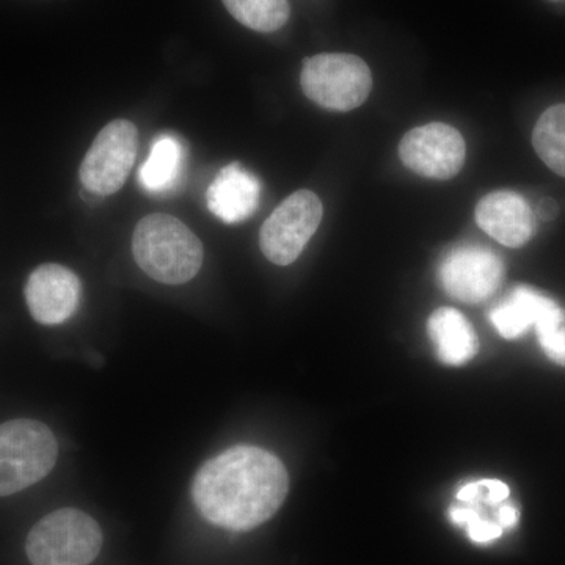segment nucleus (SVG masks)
<instances>
[{
	"mask_svg": "<svg viewBox=\"0 0 565 565\" xmlns=\"http://www.w3.org/2000/svg\"><path fill=\"white\" fill-rule=\"evenodd\" d=\"M288 490V471L277 456L258 446L239 445L200 468L192 498L212 525L248 531L277 514Z\"/></svg>",
	"mask_w": 565,
	"mask_h": 565,
	"instance_id": "obj_1",
	"label": "nucleus"
},
{
	"mask_svg": "<svg viewBox=\"0 0 565 565\" xmlns=\"http://www.w3.org/2000/svg\"><path fill=\"white\" fill-rule=\"evenodd\" d=\"M132 253L137 264L152 280L184 285L202 269L203 244L180 218L150 214L134 230Z\"/></svg>",
	"mask_w": 565,
	"mask_h": 565,
	"instance_id": "obj_2",
	"label": "nucleus"
},
{
	"mask_svg": "<svg viewBox=\"0 0 565 565\" xmlns=\"http://www.w3.org/2000/svg\"><path fill=\"white\" fill-rule=\"evenodd\" d=\"M57 456V440L46 424L25 418L0 424V497L46 478Z\"/></svg>",
	"mask_w": 565,
	"mask_h": 565,
	"instance_id": "obj_3",
	"label": "nucleus"
},
{
	"mask_svg": "<svg viewBox=\"0 0 565 565\" xmlns=\"http://www.w3.org/2000/svg\"><path fill=\"white\" fill-rule=\"evenodd\" d=\"M103 531L79 509L65 508L41 519L25 541L32 565H88L98 557Z\"/></svg>",
	"mask_w": 565,
	"mask_h": 565,
	"instance_id": "obj_4",
	"label": "nucleus"
},
{
	"mask_svg": "<svg viewBox=\"0 0 565 565\" xmlns=\"http://www.w3.org/2000/svg\"><path fill=\"white\" fill-rule=\"evenodd\" d=\"M300 85L308 99L323 109L349 111L366 102L373 74L352 54H319L305 58Z\"/></svg>",
	"mask_w": 565,
	"mask_h": 565,
	"instance_id": "obj_5",
	"label": "nucleus"
},
{
	"mask_svg": "<svg viewBox=\"0 0 565 565\" xmlns=\"http://www.w3.org/2000/svg\"><path fill=\"white\" fill-rule=\"evenodd\" d=\"M322 215V202L315 192H294L264 222L259 233L263 255L277 266H289L318 232Z\"/></svg>",
	"mask_w": 565,
	"mask_h": 565,
	"instance_id": "obj_6",
	"label": "nucleus"
},
{
	"mask_svg": "<svg viewBox=\"0 0 565 565\" xmlns=\"http://www.w3.org/2000/svg\"><path fill=\"white\" fill-rule=\"evenodd\" d=\"M137 141V128L131 121H110L82 161V185L99 196L120 191L136 162Z\"/></svg>",
	"mask_w": 565,
	"mask_h": 565,
	"instance_id": "obj_7",
	"label": "nucleus"
},
{
	"mask_svg": "<svg viewBox=\"0 0 565 565\" xmlns=\"http://www.w3.org/2000/svg\"><path fill=\"white\" fill-rule=\"evenodd\" d=\"M399 156L404 166L419 177L446 181L463 169L467 143L452 126L429 122L405 134Z\"/></svg>",
	"mask_w": 565,
	"mask_h": 565,
	"instance_id": "obj_8",
	"label": "nucleus"
},
{
	"mask_svg": "<svg viewBox=\"0 0 565 565\" xmlns=\"http://www.w3.org/2000/svg\"><path fill=\"white\" fill-rule=\"evenodd\" d=\"M438 277L445 291L456 300L465 303L484 302L500 288L504 278V263L489 248L463 245L446 255Z\"/></svg>",
	"mask_w": 565,
	"mask_h": 565,
	"instance_id": "obj_9",
	"label": "nucleus"
},
{
	"mask_svg": "<svg viewBox=\"0 0 565 565\" xmlns=\"http://www.w3.org/2000/svg\"><path fill=\"white\" fill-rule=\"evenodd\" d=\"M79 277L61 264L36 267L25 285V302L36 322L58 326L76 313L81 302Z\"/></svg>",
	"mask_w": 565,
	"mask_h": 565,
	"instance_id": "obj_10",
	"label": "nucleus"
},
{
	"mask_svg": "<svg viewBox=\"0 0 565 565\" xmlns=\"http://www.w3.org/2000/svg\"><path fill=\"white\" fill-rule=\"evenodd\" d=\"M476 222L482 232L511 248L530 243L535 230L530 204L512 191H497L481 199L476 206Z\"/></svg>",
	"mask_w": 565,
	"mask_h": 565,
	"instance_id": "obj_11",
	"label": "nucleus"
},
{
	"mask_svg": "<svg viewBox=\"0 0 565 565\" xmlns=\"http://www.w3.org/2000/svg\"><path fill=\"white\" fill-rule=\"evenodd\" d=\"M262 189V181L255 174L239 162L230 163L207 189V210L230 225L247 221L258 210Z\"/></svg>",
	"mask_w": 565,
	"mask_h": 565,
	"instance_id": "obj_12",
	"label": "nucleus"
},
{
	"mask_svg": "<svg viewBox=\"0 0 565 565\" xmlns=\"http://www.w3.org/2000/svg\"><path fill=\"white\" fill-rule=\"evenodd\" d=\"M557 307L555 300L533 286L520 285L490 311V321L505 340H516Z\"/></svg>",
	"mask_w": 565,
	"mask_h": 565,
	"instance_id": "obj_13",
	"label": "nucleus"
},
{
	"mask_svg": "<svg viewBox=\"0 0 565 565\" xmlns=\"http://www.w3.org/2000/svg\"><path fill=\"white\" fill-rule=\"evenodd\" d=\"M430 340L438 359L449 366L470 362L478 353L479 343L473 326L455 308H438L427 322Z\"/></svg>",
	"mask_w": 565,
	"mask_h": 565,
	"instance_id": "obj_14",
	"label": "nucleus"
},
{
	"mask_svg": "<svg viewBox=\"0 0 565 565\" xmlns=\"http://www.w3.org/2000/svg\"><path fill=\"white\" fill-rule=\"evenodd\" d=\"M184 158V145L178 137H158L152 143L150 156L139 170L141 188L154 195L173 191L180 181Z\"/></svg>",
	"mask_w": 565,
	"mask_h": 565,
	"instance_id": "obj_15",
	"label": "nucleus"
},
{
	"mask_svg": "<svg viewBox=\"0 0 565 565\" xmlns=\"http://www.w3.org/2000/svg\"><path fill=\"white\" fill-rule=\"evenodd\" d=\"M533 147L550 170L565 178V104L541 115L533 131Z\"/></svg>",
	"mask_w": 565,
	"mask_h": 565,
	"instance_id": "obj_16",
	"label": "nucleus"
},
{
	"mask_svg": "<svg viewBox=\"0 0 565 565\" xmlns=\"http://www.w3.org/2000/svg\"><path fill=\"white\" fill-rule=\"evenodd\" d=\"M222 2L234 20L256 32L278 31L288 22L291 14L288 0H222Z\"/></svg>",
	"mask_w": 565,
	"mask_h": 565,
	"instance_id": "obj_17",
	"label": "nucleus"
},
{
	"mask_svg": "<svg viewBox=\"0 0 565 565\" xmlns=\"http://www.w3.org/2000/svg\"><path fill=\"white\" fill-rule=\"evenodd\" d=\"M482 503L455 505L449 509V519L459 526H467V533L475 544H489L503 535V527L498 522L486 520L481 514Z\"/></svg>",
	"mask_w": 565,
	"mask_h": 565,
	"instance_id": "obj_18",
	"label": "nucleus"
},
{
	"mask_svg": "<svg viewBox=\"0 0 565 565\" xmlns=\"http://www.w3.org/2000/svg\"><path fill=\"white\" fill-rule=\"evenodd\" d=\"M539 344L552 362L565 366V310L557 307L545 316L537 326Z\"/></svg>",
	"mask_w": 565,
	"mask_h": 565,
	"instance_id": "obj_19",
	"label": "nucleus"
},
{
	"mask_svg": "<svg viewBox=\"0 0 565 565\" xmlns=\"http://www.w3.org/2000/svg\"><path fill=\"white\" fill-rule=\"evenodd\" d=\"M482 487H484V498L482 501L487 504H501L509 497V487L503 481L498 479H482Z\"/></svg>",
	"mask_w": 565,
	"mask_h": 565,
	"instance_id": "obj_20",
	"label": "nucleus"
},
{
	"mask_svg": "<svg viewBox=\"0 0 565 565\" xmlns=\"http://www.w3.org/2000/svg\"><path fill=\"white\" fill-rule=\"evenodd\" d=\"M519 519L520 514L514 505L503 504L498 509L497 522L503 530H512V527L516 526V523H519Z\"/></svg>",
	"mask_w": 565,
	"mask_h": 565,
	"instance_id": "obj_21",
	"label": "nucleus"
},
{
	"mask_svg": "<svg viewBox=\"0 0 565 565\" xmlns=\"http://www.w3.org/2000/svg\"><path fill=\"white\" fill-rule=\"evenodd\" d=\"M557 214H559V206H557L555 200L544 199L539 203L537 215L542 221H553V218L557 217Z\"/></svg>",
	"mask_w": 565,
	"mask_h": 565,
	"instance_id": "obj_22",
	"label": "nucleus"
},
{
	"mask_svg": "<svg viewBox=\"0 0 565 565\" xmlns=\"http://www.w3.org/2000/svg\"><path fill=\"white\" fill-rule=\"evenodd\" d=\"M555 2H556V0H555Z\"/></svg>",
	"mask_w": 565,
	"mask_h": 565,
	"instance_id": "obj_23",
	"label": "nucleus"
}]
</instances>
